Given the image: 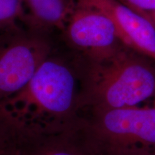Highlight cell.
I'll list each match as a JSON object with an SVG mask.
<instances>
[{
	"instance_id": "cell-7",
	"label": "cell",
	"mask_w": 155,
	"mask_h": 155,
	"mask_svg": "<svg viewBox=\"0 0 155 155\" xmlns=\"http://www.w3.org/2000/svg\"><path fill=\"white\" fill-rule=\"evenodd\" d=\"M28 28L53 34L63 30L78 0H25Z\"/></svg>"
},
{
	"instance_id": "cell-4",
	"label": "cell",
	"mask_w": 155,
	"mask_h": 155,
	"mask_svg": "<svg viewBox=\"0 0 155 155\" xmlns=\"http://www.w3.org/2000/svg\"><path fill=\"white\" fill-rule=\"evenodd\" d=\"M56 45L53 34L33 29L0 35V103L28 85Z\"/></svg>"
},
{
	"instance_id": "cell-5",
	"label": "cell",
	"mask_w": 155,
	"mask_h": 155,
	"mask_svg": "<svg viewBox=\"0 0 155 155\" xmlns=\"http://www.w3.org/2000/svg\"><path fill=\"white\" fill-rule=\"evenodd\" d=\"M59 37L63 46L85 60L96 59L124 44L105 13L78 1Z\"/></svg>"
},
{
	"instance_id": "cell-8",
	"label": "cell",
	"mask_w": 155,
	"mask_h": 155,
	"mask_svg": "<svg viewBox=\"0 0 155 155\" xmlns=\"http://www.w3.org/2000/svg\"><path fill=\"white\" fill-rule=\"evenodd\" d=\"M28 28L25 0H0V35Z\"/></svg>"
},
{
	"instance_id": "cell-6",
	"label": "cell",
	"mask_w": 155,
	"mask_h": 155,
	"mask_svg": "<svg viewBox=\"0 0 155 155\" xmlns=\"http://www.w3.org/2000/svg\"><path fill=\"white\" fill-rule=\"evenodd\" d=\"M78 1L105 13L125 45L155 60V26L152 21L116 0Z\"/></svg>"
},
{
	"instance_id": "cell-12",
	"label": "cell",
	"mask_w": 155,
	"mask_h": 155,
	"mask_svg": "<svg viewBox=\"0 0 155 155\" xmlns=\"http://www.w3.org/2000/svg\"><path fill=\"white\" fill-rule=\"evenodd\" d=\"M135 155H155V151H152V152H147L141 153V154H135Z\"/></svg>"
},
{
	"instance_id": "cell-2",
	"label": "cell",
	"mask_w": 155,
	"mask_h": 155,
	"mask_svg": "<svg viewBox=\"0 0 155 155\" xmlns=\"http://www.w3.org/2000/svg\"><path fill=\"white\" fill-rule=\"evenodd\" d=\"M80 58L81 100L96 111L139 106L155 99L152 58L124 44L96 59Z\"/></svg>"
},
{
	"instance_id": "cell-11",
	"label": "cell",
	"mask_w": 155,
	"mask_h": 155,
	"mask_svg": "<svg viewBox=\"0 0 155 155\" xmlns=\"http://www.w3.org/2000/svg\"><path fill=\"white\" fill-rule=\"evenodd\" d=\"M150 19L152 21V22L154 24V25L155 26V12H154L152 13V14L150 15Z\"/></svg>"
},
{
	"instance_id": "cell-1",
	"label": "cell",
	"mask_w": 155,
	"mask_h": 155,
	"mask_svg": "<svg viewBox=\"0 0 155 155\" xmlns=\"http://www.w3.org/2000/svg\"><path fill=\"white\" fill-rule=\"evenodd\" d=\"M58 44L24 88L0 103V114L11 124L42 130L63 121L81 100V62L60 53Z\"/></svg>"
},
{
	"instance_id": "cell-10",
	"label": "cell",
	"mask_w": 155,
	"mask_h": 155,
	"mask_svg": "<svg viewBox=\"0 0 155 155\" xmlns=\"http://www.w3.org/2000/svg\"><path fill=\"white\" fill-rule=\"evenodd\" d=\"M40 155H78L73 151L65 149H54L45 151Z\"/></svg>"
},
{
	"instance_id": "cell-9",
	"label": "cell",
	"mask_w": 155,
	"mask_h": 155,
	"mask_svg": "<svg viewBox=\"0 0 155 155\" xmlns=\"http://www.w3.org/2000/svg\"><path fill=\"white\" fill-rule=\"evenodd\" d=\"M136 12L150 19V15L155 12V0H116Z\"/></svg>"
},
{
	"instance_id": "cell-3",
	"label": "cell",
	"mask_w": 155,
	"mask_h": 155,
	"mask_svg": "<svg viewBox=\"0 0 155 155\" xmlns=\"http://www.w3.org/2000/svg\"><path fill=\"white\" fill-rule=\"evenodd\" d=\"M93 129L109 155L155 151V104L98 111Z\"/></svg>"
}]
</instances>
